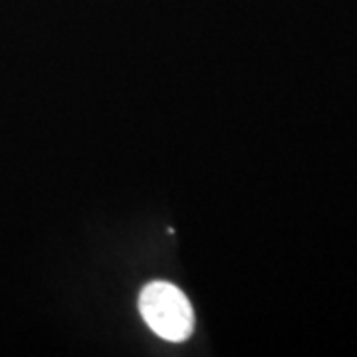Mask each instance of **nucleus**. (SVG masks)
I'll use <instances>...</instances> for the list:
<instances>
[{
  "instance_id": "nucleus-1",
  "label": "nucleus",
  "mask_w": 357,
  "mask_h": 357,
  "mask_svg": "<svg viewBox=\"0 0 357 357\" xmlns=\"http://www.w3.org/2000/svg\"><path fill=\"white\" fill-rule=\"evenodd\" d=\"M139 312L145 324L167 342H183L195 328L191 302L169 282H151L141 290Z\"/></svg>"
}]
</instances>
